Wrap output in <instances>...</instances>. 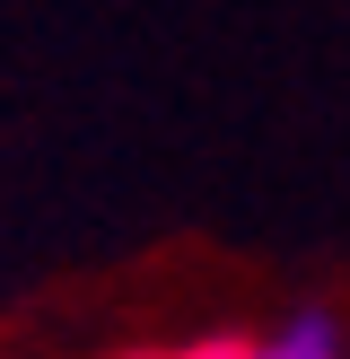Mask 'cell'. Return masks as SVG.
I'll return each instance as SVG.
<instances>
[{
	"label": "cell",
	"instance_id": "obj_1",
	"mask_svg": "<svg viewBox=\"0 0 350 359\" xmlns=\"http://www.w3.org/2000/svg\"><path fill=\"white\" fill-rule=\"evenodd\" d=\"M245 359H350L332 316H289L272 333H245Z\"/></svg>",
	"mask_w": 350,
	"mask_h": 359
},
{
	"label": "cell",
	"instance_id": "obj_2",
	"mask_svg": "<svg viewBox=\"0 0 350 359\" xmlns=\"http://www.w3.org/2000/svg\"><path fill=\"white\" fill-rule=\"evenodd\" d=\"M122 359H245V333H192V342H149Z\"/></svg>",
	"mask_w": 350,
	"mask_h": 359
}]
</instances>
